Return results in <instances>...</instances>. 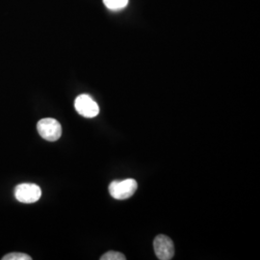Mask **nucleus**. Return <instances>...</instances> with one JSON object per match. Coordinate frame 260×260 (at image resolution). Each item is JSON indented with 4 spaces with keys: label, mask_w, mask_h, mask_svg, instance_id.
Masks as SVG:
<instances>
[{
    "label": "nucleus",
    "mask_w": 260,
    "mask_h": 260,
    "mask_svg": "<svg viewBox=\"0 0 260 260\" xmlns=\"http://www.w3.org/2000/svg\"><path fill=\"white\" fill-rule=\"evenodd\" d=\"M137 181L132 178L123 180H114L109 185V193L115 200H126L134 195L137 190Z\"/></svg>",
    "instance_id": "obj_1"
},
{
    "label": "nucleus",
    "mask_w": 260,
    "mask_h": 260,
    "mask_svg": "<svg viewBox=\"0 0 260 260\" xmlns=\"http://www.w3.org/2000/svg\"><path fill=\"white\" fill-rule=\"evenodd\" d=\"M39 134L47 141L54 142L62 135V126L60 122L52 118H46L38 122Z\"/></svg>",
    "instance_id": "obj_2"
},
{
    "label": "nucleus",
    "mask_w": 260,
    "mask_h": 260,
    "mask_svg": "<svg viewBox=\"0 0 260 260\" xmlns=\"http://www.w3.org/2000/svg\"><path fill=\"white\" fill-rule=\"evenodd\" d=\"M15 197L19 203L34 204L42 197V190L33 183H22L15 188Z\"/></svg>",
    "instance_id": "obj_3"
},
{
    "label": "nucleus",
    "mask_w": 260,
    "mask_h": 260,
    "mask_svg": "<svg viewBox=\"0 0 260 260\" xmlns=\"http://www.w3.org/2000/svg\"><path fill=\"white\" fill-rule=\"evenodd\" d=\"M75 110L85 118H94L100 113V107L89 94H80L75 99Z\"/></svg>",
    "instance_id": "obj_4"
},
{
    "label": "nucleus",
    "mask_w": 260,
    "mask_h": 260,
    "mask_svg": "<svg viewBox=\"0 0 260 260\" xmlns=\"http://www.w3.org/2000/svg\"><path fill=\"white\" fill-rule=\"evenodd\" d=\"M154 252L158 259L170 260L174 257L175 246L171 238L166 235H157L153 241Z\"/></svg>",
    "instance_id": "obj_5"
},
{
    "label": "nucleus",
    "mask_w": 260,
    "mask_h": 260,
    "mask_svg": "<svg viewBox=\"0 0 260 260\" xmlns=\"http://www.w3.org/2000/svg\"><path fill=\"white\" fill-rule=\"evenodd\" d=\"M103 3L111 11H120L127 6L128 0H103Z\"/></svg>",
    "instance_id": "obj_6"
},
{
    "label": "nucleus",
    "mask_w": 260,
    "mask_h": 260,
    "mask_svg": "<svg viewBox=\"0 0 260 260\" xmlns=\"http://www.w3.org/2000/svg\"><path fill=\"white\" fill-rule=\"evenodd\" d=\"M102 260H124L126 259V257L124 256V254H122L121 252L118 251H108L106 253H104L103 256L101 257Z\"/></svg>",
    "instance_id": "obj_7"
},
{
    "label": "nucleus",
    "mask_w": 260,
    "mask_h": 260,
    "mask_svg": "<svg viewBox=\"0 0 260 260\" xmlns=\"http://www.w3.org/2000/svg\"><path fill=\"white\" fill-rule=\"evenodd\" d=\"M32 259L29 255L25 253H21V252H13L9 253L7 255H5L4 257H2V260H30Z\"/></svg>",
    "instance_id": "obj_8"
}]
</instances>
